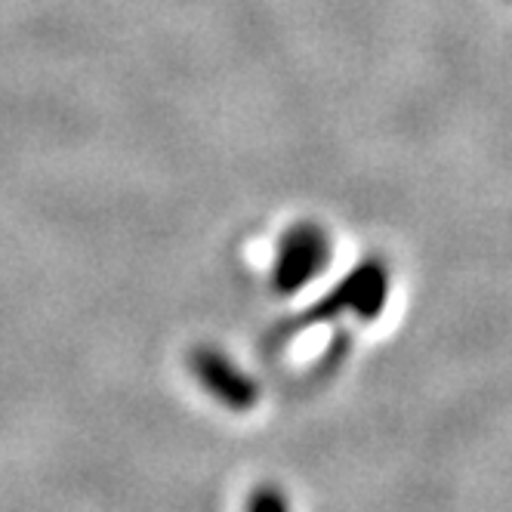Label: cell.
<instances>
[{
	"label": "cell",
	"mask_w": 512,
	"mask_h": 512,
	"mask_svg": "<svg viewBox=\"0 0 512 512\" xmlns=\"http://www.w3.org/2000/svg\"><path fill=\"white\" fill-rule=\"evenodd\" d=\"M389 300V269L380 260H368L358 269H352L331 294H324L315 306H309L300 318L278 327V337H290L312 324L334 321L343 312H352L361 321H374Z\"/></svg>",
	"instance_id": "obj_1"
},
{
	"label": "cell",
	"mask_w": 512,
	"mask_h": 512,
	"mask_svg": "<svg viewBox=\"0 0 512 512\" xmlns=\"http://www.w3.org/2000/svg\"><path fill=\"white\" fill-rule=\"evenodd\" d=\"M331 260V238L315 223H297L290 226L281 238L278 260L272 272L275 294H297L306 287Z\"/></svg>",
	"instance_id": "obj_2"
},
{
	"label": "cell",
	"mask_w": 512,
	"mask_h": 512,
	"mask_svg": "<svg viewBox=\"0 0 512 512\" xmlns=\"http://www.w3.org/2000/svg\"><path fill=\"white\" fill-rule=\"evenodd\" d=\"M189 364L198 377V383L216 398L223 401L229 411H253L260 401V386H256L238 364H232L223 352L213 346H195L189 355Z\"/></svg>",
	"instance_id": "obj_3"
},
{
	"label": "cell",
	"mask_w": 512,
	"mask_h": 512,
	"mask_svg": "<svg viewBox=\"0 0 512 512\" xmlns=\"http://www.w3.org/2000/svg\"><path fill=\"white\" fill-rule=\"evenodd\" d=\"M247 512H290V500L281 488L260 485L247 500Z\"/></svg>",
	"instance_id": "obj_4"
}]
</instances>
